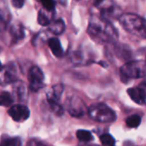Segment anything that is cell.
Here are the masks:
<instances>
[{
  "label": "cell",
  "mask_w": 146,
  "mask_h": 146,
  "mask_svg": "<svg viewBox=\"0 0 146 146\" xmlns=\"http://www.w3.org/2000/svg\"><path fill=\"white\" fill-rule=\"evenodd\" d=\"M119 21L122 27L128 33L146 38V20L143 17L135 14L127 13L122 14L119 17Z\"/></svg>",
  "instance_id": "2"
},
{
  "label": "cell",
  "mask_w": 146,
  "mask_h": 146,
  "mask_svg": "<svg viewBox=\"0 0 146 146\" xmlns=\"http://www.w3.org/2000/svg\"><path fill=\"white\" fill-rule=\"evenodd\" d=\"M89 116L95 121L100 123H110L113 122L116 119L115 113L106 104L102 103H97L88 110Z\"/></svg>",
  "instance_id": "4"
},
{
  "label": "cell",
  "mask_w": 146,
  "mask_h": 146,
  "mask_svg": "<svg viewBox=\"0 0 146 146\" xmlns=\"http://www.w3.org/2000/svg\"><path fill=\"white\" fill-rule=\"evenodd\" d=\"M126 123H127V127H129L131 128H136L140 125L141 118L138 115H133L126 120Z\"/></svg>",
  "instance_id": "16"
},
{
  "label": "cell",
  "mask_w": 146,
  "mask_h": 146,
  "mask_svg": "<svg viewBox=\"0 0 146 146\" xmlns=\"http://www.w3.org/2000/svg\"><path fill=\"white\" fill-rule=\"evenodd\" d=\"M48 44H49V47H50V50L54 54V56H56V57L62 56V55H63V50L62 48L61 43H60V41H59L58 38H50L49 41H48Z\"/></svg>",
  "instance_id": "12"
},
{
  "label": "cell",
  "mask_w": 146,
  "mask_h": 146,
  "mask_svg": "<svg viewBox=\"0 0 146 146\" xmlns=\"http://www.w3.org/2000/svg\"><path fill=\"white\" fill-rule=\"evenodd\" d=\"M48 29L50 33L54 34H56V35L62 34L65 30V23L62 19L54 21L49 24Z\"/></svg>",
  "instance_id": "13"
},
{
  "label": "cell",
  "mask_w": 146,
  "mask_h": 146,
  "mask_svg": "<svg viewBox=\"0 0 146 146\" xmlns=\"http://www.w3.org/2000/svg\"><path fill=\"white\" fill-rule=\"evenodd\" d=\"M120 73L124 82L146 77V61L127 62L121 68Z\"/></svg>",
  "instance_id": "3"
},
{
  "label": "cell",
  "mask_w": 146,
  "mask_h": 146,
  "mask_svg": "<svg viewBox=\"0 0 146 146\" xmlns=\"http://www.w3.org/2000/svg\"><path fill=\"white\" fill-rule=\"evenodd\" d=\"M66 106L68 113L74 117H82L86 111V104L78 97L68 98L66 101Z\"/></svg>",
  "instance_id": "7"
},
{
  "label": "cell",
  "mask_w": 146,
  "mask_h": 146,
  "mask_svg": "<svg viewBox=\"0 0 146 146\" xmlns=\"http://www.w3.org/2000/svg\"><path fill=\"white\" fill-rule=\"evenodd\" d=\"M122 14H121V9L119 6L111 3L104 6L100 10V16L104 19H113V18H119Z\"/></svg>",
  "instance_id": "10"
},
{
  "label": "cell",
  "mask_w": 146,
  "mask_h": 146,
  "mask_svg": "<svg viewBox=\"0 0 146 146\" xmlns=\"http://www.w3.org/2000/svg\"><path fill=\"white\" fill-rule=\"evenodd\" d=\"M0 146H21V141L19 138H9L3 139Z\"/></svg>",
  "instance_id": "21"
},
{
  "label": "cell",
  "mask_w": 146,
  "mask_h": 146,
  "mask_svg": "<svg viewBox=\"0 0 146 146\" xmlns=\"http://www.w3.org/2000/svg\"><path fill=\"white\" fill-rule=\"evenodd\" d=\"M76 1H80V0H76Z\"/></svg>",
  "instance_id": "29"
},
{
  "label": "cell",
  "mask_w": 146,
  "mask_h": 146,
  "mask_svg": "<svg viewBox=\"0 0 146 146\" xmlns=\"http://www.w3.org/2000/svg\"><path fill=\"white\" fill-rule=\"evenodd\" d=\"M9 33H10L11 36L13 37L14 40H19V39H21L24 37V31H23L22 27L20 24L12 25L10 27Z\"/></svg>",
  "instance_id": "15"
},
{
  "label": "cell",
  "mask_w": 146,
  "mask_h": 146,
  "mask_svg": "<svg viewBox=\"0 0 146 146\" xmlns=\"http://www.w3.org/2000/svg\"><path fill=\"white\" fill-rule=\"evenodd\" d=\"M28 146H46L45 145H44L42 142L39 141H36V140H31L28 144Z\"/></svg>",
  "instance_id": "25"
},
{
  "label": "cell",
  "mask_w": 146,
  "mask_h": 146,
  "mask_svg": "<svg viewBox=\"0 0 146 146\" xmlns=\"http://www.w3.org/2000/svg\"><path fill=\"white\" fill-rule=\"evenodd\" d=\"M11 3L16 9H20L24 5V0H11Z\"/></svg>",
  "instance_id": "24"
},
{
  "label": "cell",
  "mask_w": 146,
  "mask_h": 146,
  "mask_svg": "<svg viewBox=\"0 0 146 146\" xmlns=\"http://www.w3.org/2000/svg\"><path fill=\"white\" fill-rule=\"evenodd\" d=\"M87 32L92 38L102 44H113L118 39V32L107 19L98 15L90 18Z\"/></svg>",
  "instance_id": "1"
},
{
  "label": "cell",
  "mask_w": 146,
  "mask_h": 146,
  "mask_svg": "<svg viewBox=\"0 0 146 146\" xmlns=\"http://www.w3.org/2000/svg\"><path fill=\"white\" fill-rule=\"evenodd\" d=\"M78 139L81 142H90L92 139V135L91 132L86 130H79L76 133Z\"/></svg>",
  "instance_id": "18"
},
{
  "label": "cell",
  "mask_w": 146,
  "mask_h": 146,
  "mask_svg": "<svg viewBox=\"0 0 146 146\" xmlns=\"http://www.w3.org/2000/svg\"><path fill=\"white\" fill-rule=\"evenodd\" d=\"M127 93L131 99L138 104H145L146 102V92L140 86L135 88H129Z\"/></svg>",
  "instance_id": "11"
},
{
  "label": "cell",
  "mask_w": 146,
  "mask_h": 146,
  "mask_svg": "<svg viewBox=\"0 0 146 146\" xmlns=\"http://www.w3.org/2000/svg\"><path fill=\"white\" fill-rule=\"evenodd\" d=\"M115 54L120 58L127 59L128 57H130V51H129V50L127 48H126V46L115 45Z\"/></svg>",
  "instance_id": "17"
},
{
  "label": "cell",
  "mask_w": 146,
  "mask_h": 146,
  "mask_svg": "<svg viewBox=\"0 0 146 146\" xmlns=\"http://www.w3.org/2000/svg\"><path fill=\"white\" fill-rule=\"evenodd\" d=\"M10 11L8 7L7 0H0V20L6 23L10 20Z\"/></svg>",
  "instance_id": "14"
},
{
  "label": "cell",
  "mask_w": 146,
  "mask_h": 146,
  "mask_svg": "<svg viewBox=\"0 0 146 146\" xmlns=\"http://www.w3.org/2000/svg\"><path fill=\"white\" fill-rule=\"evenodd\" d=\"M47 11H53L55 9V0H39Z\"/></svg>",
  "instance_id": "23"
},
{
  "label": "cell",
  "mask_w": 146,
  "mask_h": 146,
  "mask_svg": "<svg viewBox=\"0 0 146 146\" xmlns=\"http://www.w3.org/2000/svg\"><path fill=\"white\" fill-rule=\"evenodd\" d=\"M44 74L38 67L34 66L30 68L28 72V81H29V87L31 91L36 92L41 88H43L44 85Z\"/></svg>",
  "instance_id": "6"
},
{
  "label": "cell",
  "mask_w": 146,
  "mask_h": 146,
  "mask_svg": "<svg viewBox=\"0 0 146 146\" xmlns=\"http://www.w3.org/2000/svg\"><path fill=\"white\" fill-rule=\"evenodd\" d=\"M38 22L41 26H49L51 21L48 15L44 10H39L38 15Z\"/></svg>",
  "instance_id": "20"
},
{
  "label": "cell",
  "mask_w": 146,
  "mask_h": 146,
  "mask_svg": "<svg viewBox=\"0 0 146 146\" xmlns=\"http://www.w3.org/2000/svg\"><path fill=\"white\" fill-rule=\"evenodd\" d=\"M9 115L17 122H22L28 119L30 115L29 109L22 104H15L10 107L8 111Z\"/></svg>",
  "instance_id": "9"
},
{
  "label": "cell",
  "mask_w": 146,
  "mask_h": 146,
  "mask_svg": "<svg viewBox=\"0 0 146 146\" xmlns=\"http://www.w3.org/2000/svg\"><path fill=\"white\" fill-rule=\"evenodd\" d=\"M104 1V0H94V4H95L96 6H98V5H100L101 3H103Z\"/></svg>",
  "instance_id": "26"
},
{
  "label": "cell",
  "mask_w": 146,
  "mask_h": 146,
  "mask_svg": "<svg viewBox=\"0 0 146 146\" xmlns=\"http://www.w3.org/2000/svg\"><path fill=\"white\" fill-rule=\"evenodd\" d=\"M140 87H142L145 91L146 92V80H145L142 83H141V85H140Z\"/></svg>",
  "instance_id": "27"
},
{
  "label": "cell",
  "mask_w": 146,
  "mask_h": 146,
  "mask_svg": "<svg viewBox=\"0 0 146 146\" xmlns=\"http://www.w3.org/2000/svg\"><path fill=\"white\" fill-rule=\"evenodd\" d=\"M0 68H1V62H0Z\"/></svg>",
  "instance_id": "28"
},
{
  "label": "cell",
  "mask_w": 146,
  "mask_h": 146,
  "mask_svg": "<svg viewBox=\"0 0 146 146\" xmlns=\"http://www.w3.org/2000/svg\"><path fill=\"white\" fill-rule=\"evenodd\" d=\"M18 80L17 69L14 63H9L0 69V84L8 85L16 82Z\"/></svg>",
  "instance_id": "8"
},
{
  "label": "cell",
  "mask_w": 146,
  "mask_h": 146,
  "mask_svg": "<svg viewBox=\"0 0 146 146\" xmlns=\"http://www.w3.org/2000/svg\"><path fill=\"white\" fill-rule=\"evenodd\" d=\"M100 140L101 143L103 144V145L104 146H115V139L108 133H104L100 137Z\"/></svg>",
  "instance_id": "22"
},
{
  "label": "cell",
  "mask_w": 146,
  "mask_h": 146,
  "mask_svg": "<svg viewBox=\"0 0 146 146\" xmlns=\"http://www.w3.org/2000/svg\"><path fill=\"white\" fill-rule=\"evenodd\" d=\"M13 103L12 96L6 92H3L0 94V105L2 106H10Z\"/></svg>",
  "instance_id": "19"
},
{
  "label": "cell",
  "mask_w": 146,
  "mask_h": 146,
  "mask_svg": "<svg viewBox=\"0 0 146 146\" xmlns=\"http://www.w3.org/2000/svg\"><path fill=\"white\" fill-rule=\"evenodd\" d=\"M63 92V86L61 84L52 86L46 94L47 102L50 104L53 112L57 115H62L63 113L62 107L59 104L61 96Z\"/></svg>",
  "instance_id": "5"
}]
</instances>
